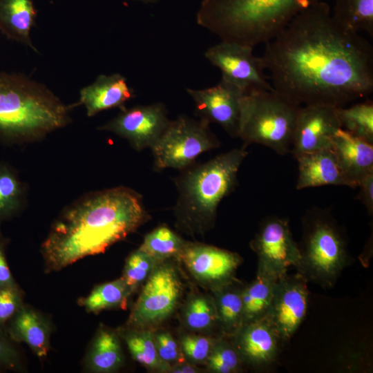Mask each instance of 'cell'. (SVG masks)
<instances>
[{"label":"cell","mask_w":373,"mask_h":373,"mask_svg":"<svg viewBox=\"0 0 373 373\" xmlns=\"http://www.w3.org/2000/svg\"><path fill=\"white\" fill-rule=\"evenodd\" d=\"M275 91L301 104L343 107L373 90V48L321 1L298 14L261 57Z\"/></svg>","instance_id":"obj_1"},{"label":"cell","mask_w":373,"mask_h":373,"mask_svg":"<svg viewBox=\"0 0 373 373\" xmlns=\"http://www.w3.org/2000/svg\"><path fill=\"white\" fill-rule=\"evenodd\" d=\"M142 196L119 186L88 193L67 206L52 224L41 250L47 271H59L104 252L148 222Z\"/></svg>","instance_id":"obj_2"},{"label":"cell","mask_w":373,"mask_h":373,"mask_svg":"<svg viewBox=\"0 0 373 373\" xmlns=\"http://www.w3.org/2000/svg\"><path fill=\"white\" fill-rule=\"evenodd\" d=\"M246 149L243 145L182 170L174 181L178 198L173 213L180 231L204 236L214 227L218 205L238 184L239 169L248 155Z\"/></svg>","instance_id":"obj_3"},{"label":"cell","mask_w":373,"mask_h":373,"mask_svg":"<svg viewBox=\"0 0 373 373\" xmlns=\"http://www.w3.org/2000/svg\"><path fill=\"white\" fill-rule=\"evenodd\" d=\"M322 0H202L200 26L220 41L254 48L274 39L298 14Z\"/></svg>","instance_id":"obj_4"},{"label":"cell","mask_w":373,"mask_h":373,"mask_svg":"<svg viewBox=\"0 0 373 373\" xmlns=\"http://www.w3.org/2000/svg\"><path fill=\"white\" fill-rule=\"evenodd\" d=\"M46 86L20 74L0 72V140H40L68 125L70 110Z\"/></svg>","instance_id":"obj_5"},{"label":"cell","mask_w":373,"mask_h":373,"mask_svg":"<svg viewBox=\"0 0 373 373\" xmlns=\"http://www.w3.org/2000/svg\"><path fill=\"white\" fill-rule=\"evenodd\" d=\"M302 223L297 273L307 283L330 288L350 260L343 229L329 211L318 208L307 211Z\"/></svg>","instance_id":"obj_6"},{"label":"cell","mask_w":373,"mask_h":373,"mask_svg":"<svg viewBox=\"0 0 373 373\" xmlns=\"http://www.w3.org/2000/svg\"><path fill=\"white\" fill-rule=\"evenodd\" d=\"M238 137L244 146L257 144L284 155L291 152L300 106L274 90L242 95Z\"/></svg>","instance_id":"obj_7"},{"label":"cell","mask_w":373,"mask_h":373,"mask_svg":"<svg viewBox=\"0 0 373 373\" xmlns=\"http://www.w3.org/2000/svg\"><path fill=\"white\" fill-rule=\"evenodd\" d=\"M209 124L205 120L184 115L171 120L151 148L154 169L183 170L203 153L219 147L220 142Z\"/></svg>","instance_id":"obj_8"},{"label":"cell","mask_w":373,"mask_h":373,"mask_svg":"<svg viewBox=\"0 0 373 373\" xmlns=\"http://www.w3.org/2000/svg\"><path fill=\"white\" fill-rule=\"evenodd\" d=\"M182 283L175 266L159 262L144 283L127 321L128 327L153 329L168 319L178 307Z\"/></svg>","instance_id":"obj_9"},{"label":"cell","mask_w":373,"mask_h":373,"mask_svg":"<svg viewBox=\"0 0 373 373\" xmlns=\"http://www.w3.org/2000/svg\"><path fill=\"white\" fill-rule=\"evenodd\" d=\"M250 246L258 258L257 273L275 279L287 274L289 267H296L299 262V247L287 219L276 216L265 218Z\"/></svg>","instance_id":"obj_10"},{"label":"cell","mask_w":373,"mask_h":373,"mask_svg":"<svg viewBox=\"0 0 373 373\" xmlns=\"http://www.w3.org/2000/svg\"><path fill=\"white\" fill-rule=\"evenodd\" d=\"M253 50L247 45L220 41L209 47L204 55L220 70L222 78L238 87L243 95L274 90L265 74L262 58L255 56Z\"/></svg>","instance_id":"obj_11"},{"label":"cell","mask_w":373,"mask_h":373,"mask_svg":"<svg viewBox=\"0 0 373 373\" xmlns=\"http://www.w3.org/2000/svg\"><path fill=\"white\" fill-rule=\"evenodd\" d=\"M170 121L165 105L156 102L124 107L98 130L113 133L125 139L135 151H141L153 146Z\"/></svg>","instance_id":"obj_12"},{"label":"cell","mask_w":373,"mask_h":373,"mask_svg":"<svg viewBox=\"0 0 373 373\" xmlns=\"http://www.w3.org/2000/svg\"><path fill=\"white\" fill-rule=\"evenodd\" d=\"M307 281L298 273L278 278L265 317L274 326L283 342L289 341L307 314Z\"/></svg>","instance_id":"obj_13"},{"label":"cell","mask_w":373,"mask_h":373,"mask_svg":"<svg viewBox=\"0 0 373 373\" xmlns=\"http://www.w3.org/2000/svg\"><path fill=\"white\" fill-rule=\"evenodd\" d=\"M177 258L198 283L211 290L236 279L242 260L237 253L187 241Z\"/></svg>","instance_id":"obj_14"},{"label":"cell","mask_w":373,"mask_h":373,"mask_svg":"<svg viewBox=\"0 0 373 373\" xmlns=\"http://www.w3.org/2000/svg\"><path fill=\"white\" fill-rule=\"evenodd\" d=\"M199 119L220 125L231 137H238L242 92L221 78L216 85L203 89L187 88Z\"/></svg>","instance_id":"obj_15"},{"label":"cell","mask_w":373,"mask_h":373,"mask_svg":"<svg viewBox=\"0 0 373 373\" xmlns=\"http://www.w3.org/2000/svg\"><path fill=\"white\" fill-rule=\"evenodd\" d=\"M341 128L336 107L328 104L300 106L293 134L294 156L329 148L335 133Z\"/></svg>","instance_id":"obj_16"},{"label":"cell","mask_w":373,"mask_h":373,"mask_svg":"<svg viewBox=\"0 0 373 373\" xmlns=\"http://www.w3.org/2000/svg\"><path fill=\"white\" fill-rule=\"evenodd\" d=\"M230 338L243 363L260 370L276 362L283 343L265 317L244 323Z\"/></svg>","instance_id":"obj_17"},{"label":"cell","mask_w":373,"mask_h":373,"mask_svg":"<svg viewBox=\"0 0 373 373\" xmlns=\"http://www.w3.org/2000/svg\"><path fill=\"white\" fill-rule=\"evenodd\" d=\"M294 157L298 162L297 190L325 185L352 188L331 147L300 153Z\"/></svg>","instance_id":"obj_18"},{"label":"cell","mask_w":373,"mask_h":373,"mask_svg":"<svg viewBox=\"0 0 373 373\" xmlns=\"http://www.w3.org/2000/svg\"><path fill=\"white\" fill-rule=\"evenodd\" d=\"M330 147L352 188L358 187L361 180L373 172V144L340 128Z\"/></svg>","instance_id":"obj_19"},{"label":"cell","mask_w":373,"mask_h":373,"mask_svg":"<svg viewBox=\"0 0 373 373\" xmlns=\"http://www.w3.org/2000/svg\"><path fill=\"white\" fill-rule=\"evenodd\" d=\"M134 97L133 89L121 74L100 75L80 90L79 99L74 106L83 105L86 115L93 117L105 110L122 108Z\"/></svg>","instance_id":"obj_20"},{"label":"cell","mask_w":373,"mask_h":373,"mask_svg":"<svg viewBox=\"0 0 373 373\" xmlns=\"http://www.w3.org/2000/svg\"><path fill=\"white\" fill-rule=\"evenodd\" d=\"M8 333L13 341L28 345L38 357L47 356L50 327L47 321L34 309L23 305L10 319Z\"/></svg>","instance_id":"obj_21"},{"label":"cell","mask_w":373,"mask_h":373,"mask_svg":"<svg viewBox=\"0 0 373 373\" xmlns=\"http://www.w3.org/2000/svg\"><path fill=\"white\" fill-rule=\"evenodd\" d=\"M37 10L32 0H0V31L11 40L37 51L32 44L30 30L35 26Z\"/></svg>","instance_id":"obj_22"},{"label":"cell","mask_w":373,"mask_h":373,"mask_svg":"<svg viewBox=\"0 0 373 373\" xmlns=\"http://www.w3.org/2000/svg\"><path fill=\"white\" fill-rule=\"evenodd\" d=\"M243 287L240 282L234 279L211 290L219 327L226 337L233 336L243 324Z\"/></svg>","instance_id":"obj_23"},{"label":"cell","mask_w":373,"mask_h":373,"mask_svg":"<svg viewBox=\"0 0 373 373\" xmlns=\"http://www.w3.org/2000/svg\"><path fill=\"white\" fill-rule=\"evenodd\" d=\"M123 363L119 335L108 328L100 327L87 354L86 368L93 372H112L118 370Z\"/></svg>","instance_id":"obj_24"},{"label":"cell","mask_w":373,"mask_h":373,"mask_svg":"<svg viewBox=\"0 0 373 373\" xmlns=\"http://www.w3.org/2000/svg\"><path fill=\"white\" fill-rule=\"evenodd\" d=\"M121 336L133 358L142 365L152 371L170 372L171 365L158 356L153 329L128 327L121 331Z\"/></svg>","instance_id":"obj_25"},{"label":"cell","mask_w":373,"mask_h":373,"mask_svg":"<svg viewBox=\"0 0 373 373\" xmlns=\"http://www.w3.org/2000/svg\"><path fill=\"white\" fill-rule=\"evenodd\" d=\"M277 280L265 274L256 273L255 279L249 284L244 285L242 292L243 324L265 317Z\"/></svg>","instance_id":"obj_26"},{"label":"cell","mask_w":373,"mask_h":373,"mask_svg":"<svg viewBox=\"0 0 373 373\" xmlns=\"http://www.w3.org/2000/svg\"><path fill=\"white\" fill-rule=\"evenodd\" d=\"M332 16L346 30L373 35V0H334Z\"/></svg>","instance_id":"obj_27"},{"label":"cell","mask_w":373,"mask_h":373,"mask_svg":"<svg viewBox=\"0 0 373 373\" xmlns=\"http://www.w3.org/2000/svg\"><path fill=\"white\" fill-rule=\"evenodd\" d=\"M182 318L185 326L195 332H209L219 327L213 298L207 294L191 295L184 305Z\"/></svg>","instance_id":"obj_28"},{"label":"cell","mask_w":373,"mask_h":373,"mask_svg":"<svg viewBox=\"0 0 373 373\" xmlns=\"http://www.w3.org/2000/svg\"><path fill=\"white\" fill-rule=\"evenodd\" d=\"M131 292L122 278L97 286L80 305L88 312L97 313L104 309L124 308Z\"/></svg>","instance_id":"obj_29"},{"label":"cell","mask_w":373,"mask_h":373,"mask_svg":"<svg viewBox=\"0 0 373 373\" xmlns=\"http://www.w3.org/2000/svg\"><path fill=\"white\" fill-rule=\"evenodd\" d=\"M186 243V241L164 224L147 233L139 249L160 262L177 258Z\"/></svg>","instance_id":"obj_30"},{"label":"cell","mask_w":373,"mask_h":373,"mask_svg":"<svg viewBox=\"0 0 373 373\" xmlns=\"http://www.w3.org/2000/svg\"><path fill=\"white\" fill-rule=\"evenodd\" d=\"M341 128L373 144V103L372 101L348 108L336 107Z\"/></svg>","instance_id":"obj_31"},{"label":"cell","mask_w":373,"mask_h":373,"mask_svg":"<svg viewBox=\"0 0 373 373\" xmlns=\"http://www.w3.org/2000/svg\"><path fill=\"white\" fill-rule=\"evenodd\" d=\"M25 198L24 187L15 171L0 164V220L17 213Z\"/></svg>","instance_id":"obj_32"},{"label":"cell","mask_w":373,"mask_h":373,"mask_svg":"<svg viewBox=\"0 0 373 373\" xmlns=\"http://www.w3.org/2000/svg\"><path fill=\"white\" fill-rule=\"evenodd\" d=\"M207 370L214 373H234L244 364L232 341L222 336L218 338L206 361Z\"/></svg>","instance_id":"obj_33"},{"label":"cell","mask_w":373,"mask_h":373,"mask_svg":"<svg viewBox=\"0 0 373 373\" xmlns=\"http://www.w3.org/2000/svg\"><path fill=\"white\" fill-rule=\"evenodd\" d=\"M158 262L139 248L129 255L122 278L131 294L145 283Z\"/></svg>","instance_id":"obj_34"},{"label":"cell","mask_w":373,"mask_h":373,"mask_svg":"<svg viewBox=\"0 0 373 373\" xmlns=\"http://www.w3.org/2000/svg\"><path fill=\"white\" fill-rule=\"evenodd\" d=\"M218 338L186 334L180 337V345L183 355L190 363H205Z\"/></svg>","instance_id":"obj_35"},{"label":"cell","mask_w":373,"mask_h":373,"mask_svg":"<svg viewBox=\"0 0 373 373\" xmlns=\"http://www.w3.org/2000/svg\"><path fill=\"white\" fill-rule=\"evenodd\" d=\"M153 338L160 358L172 367L183 362L180 345L167 331L153 332Z\"/></svg>","instance_id":"obj_36"},{"label":"cell","mask_w":373,"mask_h":373,"mask_svg":"<svg viewBox=\"0 0 373 373\" xmlns=\"http://www.w3.org/2000/svg\"><path fill=\"white\" fill-rule=\"evenodd\" d=\"M22 306L17 286L0 289V327L10 321Z\"/></svg>","instance_id":"obj_37"},{"label":"cell","mask_w":373,"mask_h":373,"mask_svg":"<svg viewBox=\"0 0 373 373\" xmlns=\"http://www.w3.org/2000/svg\"><path fill=\"white\" fill-rule=\"evenodd\" d=\"M0 365L14 370L19 365V353L0 329Z\"/></svg>","instance_id":"obj_38"},{"label":"cell","mask_w":373,"mask_h":373,"mask_svg":"<svg viewBox=\"0 0 373 373\" xmlns=\"http://www.w3.org/2000/svg\"><path fill=\"white\" fill-rule=\"evenodd\" d=\"M358 199L369 215L373 214V172L365 176L359 182Z\"/></svg>","instance_id":"obj_39"},{"label":"cell","mask_w":373,"mask_h":373,"mask_svg":"<svg viewBox=\"0 0 373 373\" xmlns=\"http://www.w3.org/2000/svg\"><path fill=\"white\" fill-rule=\"evenodd\" d=\"M17 287L8 267L4 252V245L0 241V289Z\"/></svg>","instance_id":"obj_40"},{"label":"cell","mask_w":373,"mask_h":373,"mask_svg":"<svg viewBox=\"0 0 373 373\" xmlns=\"http://www.w3.org/2000/svg\"><path fill=\"white\" fill-rule=\"evenodd\" d=\"M200 370L197 368L195 365L191 364H186L182 363L175 364L173 365L171 368L169 372L174 373H196L199 372Z\"/></svg>","instance_id":"obj_41"},{"label":"cell","mask_w":373,"mask_h":373,"mask_svg":"<svg viewBox=\"0 0 373 373\" xmlns=\"http://www.w3.org/2000/svg\"><path fill=\"white\" fill-rule=\"evenodd\" d=\"M133 1L140 2L142 3H146V4H151V3H158L162 0H133Z\"/></svg>","instance_id":"obj_42"}]
</instances>
